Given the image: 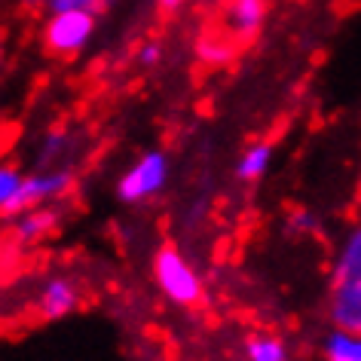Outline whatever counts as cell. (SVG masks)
Returning <instances> with one entry per match:
<instances>
[{
    "instance_id": "cell-1",
    "label": "cell",
    "mask_w": 361,
    "mask_h": 361,
    "mask_svg": "<svg viewBox=\"0 0 361 361\" xmlns=\"http://www.w3.org/2000/svg\"><path fill=\"white\" fill-rule=\"evenodd\" d=\"M331 319L337 331L361 334V227L343 242L331 276Z\"/></svg>"
},
{
    "instance_id": "cell-2",
    "label": "cell",
    "mask_w": 361,
    "mask_h": 361,
    "mask_svg": "<svg viewBox=\"0 0 361 361\" xmlns=\"http://www.w3.org/2000/svg\"><path fill=\"white\" fill-rule=\"evenodd\" d=\"M98 16L86 10H49V19L43 25V47L59 59H71L83 52L89 37L95 34Z\"/></svg>"
},
{
    "instance_id": "cell-3",
    "label": "cell",
    "mask_w": 361,
    "mask_h": 361,
    "mask_svg": "<svg viewBox=\"0 0 361 361\" xmlns=\"http://www.w3.org/2000/svg\"><path fill=\"white\" fill-rule=\"evenodd\" d=\"M153 276H157L159 291L178 306H196L202 300V282L196 269L187 264V257L178 248H159L153 257Z\"/></svg>"
},
{
    "instance_id": "cell-4",
    "label": "cell",
    "mask_w": 361,
    "mask_h": 361,
    "mask_svg": "<svg viewBox=\"0 0 361 361\" xmlns=\"http://www.w3.org/2000/svg\"><path fill=\"white\" fill-rule=\"evenodd\" d=\"M74 187V171L59 169V171H40V175L22 178V184L16 187L13 200L6 202L4 218H19V214L37 209V205H49L52 200H61Z\"/></svg>"
},
{
    "instance_id": "cell-5",
    "label": "cell",
    "mask_w": 361,
    "mask_h": 361,
    "mask_svg": "<svg viewBox=\"0 0 361 361\" xmlns=\"http://www.w3.org/2000/svg\"><path fill=\"white\" fill-rule=\"evenodd\" d=\"M166 175H169L166 157H162V153H144V157L135 159V166L120 178L116 193H120L123 202L150 200V196L166 184Z\"/></svg>"
},
{
    "instance_id": "cell-6",
    "label": "cell",
    "mask_w": 361,
    "mask_h": 361,
    "mask_svg": "<svg viewBox=\"0 0 361 361\" xmlns=\"http://www.w3.org/2000/svg\"><path fill=\"white\" fill-rule=\"evenodd\" d=\"M267 22V0H221V31L233 40L248 43Z\"/></svg>"
},
{
    "instance_id": "cell-7",
    "label": "cell",
    "mask_w": 361,
    "mask_h": 361,
    "mask_svg": "<svg viewBox=\"0 0 361 361\" xmlns=\"http://www.w3.org/2000/svg\"><path fill=\"white\" fill-rule=\"evenodd\" d=\"M80 306V285L68 276H52L37 291V315L43 322H59Z\"/></svg>"
},
{
    "instance_id": "cell-8",
    "label": "cell",
    "mask_w": 361,
    "mask_h": 361,
    "mask_svg": "<svg viewBox=\"0 0 361 361\" xmlns=\"http://www.w3.org/2000/svg\"><path fill=\"white\" fill-rule=\"evenodd\" d=\"M59 218H61L59 209H52V205H37V209H31V212H25L16 218L10 239L16 245H34V242H40L43 236H49V233L59 227Z\"/></svg>"
},
{
    "instance_id": "cell-9",
    "label": "cell",
    "mask_w": 361,
    "mask_h": 361,
    "mask_svg": "<svg viewBox=\"0 0 361 361\" xmlns=\"http://www.w3.org/2000/svg\"><path fill=\"white\" fill-rule=\"evenodd\" d=\"M196 47H200V59L209 61V65H227V61L239 52V43L233 40L230 34H224L221 28L202 34Z\"/></svg>"
},
{
    "instance_id": "cell-10",
    "label": "cell",
    "mask_w": 361,
    "mask_h": 361,
    "mask_svg": "<svg viewBox=\"0 0 361 361\" xmlns=\"http://www.w3.org/2000/svg\"><path fill=\"white\" fill-rule=\"evenodd\" d=\"M269 162H273V147L269 144H251V147L242 153V159H239V178L242 180H257V178H264L267 175V169H269Z\"/></svg>"
},
{
    "instance_id": "cell-11",
    "label": "cell",
    "mask_w": 361,
    "mask_h": 361,
    "mask_svg": "<svg viewBox=\"0 0 361 361\" xmlns=\"http://www.w3.org/2000/svg\"><path fill=\"white\" fill-rule=\"evenodd\" d=\"M245 361H288V349L273 334H255L245 343Z\"/></svg>"
},
{
    "instance_id": "cell-12",
    "label": "cell",
    "mask_w": 361,
    "mask_h": 361,
    "mask_svg": "<svg viewBox=\"0 0 361 361\" xmlns=\"http://www.w3.org/2000/svg\"><path fill=\"white\" fill-rule=\"evenodd\" d=\"M324 358L328 361H361V334L337 331L324 343Z\"/></svg>"
},
{
    "instance_id": "cell-13",
    "label": "cell",
    "mask_w": 361,
    "mask_h": 361,
    "mask_svg": "<svg viewBox=\"0 0 361 361\" xmlns=\"http://www.w3.org/2000/svg\"><path fill=\"white\" fill-rule=\"evenodd\" d=\"M68 147V135H61V132H56V135H49L47 138V144H43V150H40V157H37V169H47V166H52V162L59 159V153Z\"/></svg>"
},
{
    "instance_id": "cell-14",
    "label": "cell",
    "mask_w": 361,
    "mask_h": 361,
    "mask_svg": "<svg viewBox=\"0 0 361 361\" xmlns=\"http://www.w3.org/2000/svg\"><path fill=\"white\" fill-rule=\"evenodd\" d=\"M111 0H49V10H86V13H104Z\"/></svg>"
},
{
    "instance_id": "cell-15",
    "label": "cell",
    "mask_w": 361,
    "mask_h": 361,
    "mask_svg": "<svg viewBox=\"0 0 361 361\" xmlns=\"http://www.w3.org/2000/svg\"><path fill=\"white\" fill-rule=\"evenodd\" d=\"M19 184H22L19 171L10 169V166H0V214H4L6 202L13 200V193H16V187H19Z\"/></svg>"
},
{
    "instance_id": "cell-16",
    "label": "cell",
    "mask_w": 361,
    "mask_h": 361,
    "mask_svg": "<svg viewBox=\"0 0 361 361\" xmlns=\"http://www.w3.org/2000/svg\"><path fill=\"white\" fill-rule=\"evenodd\" d=\"M159 59V49H157V43H147V47L141 49V61H147V65H153V61Z\"/></svg>"
},
{
    "instance_id": "cell-17",
    "label": "cell",
    "mask_w": 361,
    "mask_h": 361,
    "mask_svg": "<svg viewBox=\"0 0 361 361\" xmlns=\"http://www.w3.org/2000/svg\"><path fill=\"white\" fill-rule=\"evenodd\" d=\"M187 0H159V6L162 10H178V6H184Z\"/></svg>"
},
{
    "instance_id": "cell-18",
    "label": "cell",
    "mask_w": 361,
    "mask_h": 361,
    "mask_svg": "<svg viewBox=\"0 0 361 361\" xmlns=\"http://www.w3.org/2000/svg\"><path fill=\"white\" fill-rule=\"evenodd\" d=\"M25 6H49V0H22Z\"/></svg>"
},
{
    "instance_id": "cell-19",
    "label": "cell",
    "mask_w": 361,
    "mask_h": 361,
    "mask_svg": "<svg viewBox=\"0 0 361 361\" xmlns=\"http://www.w3.org/2000/svg\"><path fill=\"white\" fill-rule=\"evenodd\" d=\"M0 59H4V43H0Z\"/></svg>"
}]
</instances>
